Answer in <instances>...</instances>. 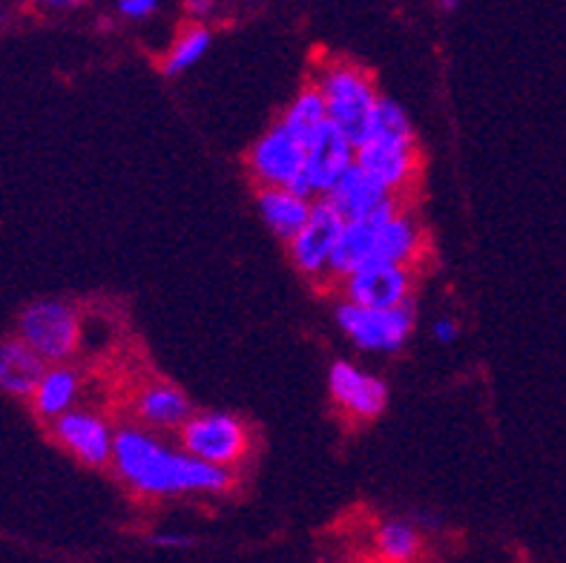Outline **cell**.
<instances>
[{
  "instance_id": "603a6c76",
  "label": "cell",
  "mask_w": 566,
  "mask_h": 563,
  "mask_svg": "<svg viewBox=\"0 0 566 563\" xmlns=\"http://www.w3.org/2000/svg\"><path fill=\"white\" fill-rule=\"evenodd\" d=\"M158 12V0H118V14L127 21H144Z\"/></svg>"
},
{
  "instance_id": "83f0119b",
  "label": "cell",
  "mask_w": 566,
  "mask_h": 563,
  "mask_svg": "<svg viewBox=\"0 0 566 563\" xmlns=\"http://www.w3.org/2000/svg\"><path fill=\"white\" fill-rule=\"evenodd\" d=\"M438 7L443 9V12H454V9L460 7V0H438Z\"/></svg>"
},
{
  "instance_id": "4fadbf2b",
  "label": "cell",
  "mask_w": 566,
  "mask_h": 563,
  "mask_svg": "<svg viewBox=\"0 0 566 563\" xmlns=\"http://www.w3.org/2000/svg\"><path fill=\"white\" fill-rule=\"evenodd\" d=\"M129 417L136 426L150 428L156 435L165 431H179L185 420L193 414L190 397L179 385L165 383V379H147L129 394Z\"/></svg>"
},
{
  "instance_id": "6da1fadb",
  "label": "cell",
  "mask_w": 566,
  "mask_h": 563,
  "mask_svg": "<svg viewBox=\"0 0 566 563\" xmlns=\"http://www.w3.org/2000/svg\"><path fill=\"white\" fill-rule=\"evenodd\" d=\"M115 478L138 498H185V494H222L233 486V471L210 466L190 451L172 449L150 428L127 423L115 428Z\"/></svg>"
},
{
  "instance_id": "ffe728a7",
  "label": "cell",
  "mask_w": 566,
  "mask_h": 563,
  "mask_svg": "<svg viewBox=\"0 0 566 563\" xmlns=\"http://www.w3.org/2000/svg\"><path fill=\"white\" fill-rule=\"evenodd\" d=\"M280 122L305 144L328 124V110H325L323 93H319V86L314 81L308 86H302L296 98L287 104L285 115H282Z\"/></svg>"
},
{
  "instance_id": "7a4b0ae2",
  "label": "cell",
  "mask_w": 566,
  "mask_h": 563,
  "mask_svg": "<svg viewBox=\"0 0 566 563\" xmlns=\"http://www.w3.org/2000/svg\"><path fill=\"white\" fill-rule=\"evenodd\" d=\"M314 84L323 93L328 122L343 133L354 147L366 142L371 133L374 113L382 95L377 93L371 72L352 61L328 58L319 70L314 72Z\"/></svg>"
},
{
  "instance_id": "d6986e66",
  "label": "cell",
  "mask_w": 566,
  "mask_h": 563,
  "mask_svg": "<svg viewBox=\"0 0 566 563\" xmlns=\"http://www.w3.org/2000/svg\"><path fill=\"white\" fill-rule=\"evenodd\" d=\"M371 546L374 555L380 557V561L406 563L420 555L423 535L409 521H380L371 532Z\"/></svg>"
},
{
  "instance_id": "30bf717a",
  "label": "cell",
  "mask_w": 566,
  "mask_h": 563,
  "mask_svg": "<svg viewBox=\"0 0 566 563\" xmlns=\"http://www.w3.org/2000/svg\"><path fill=\"white\" fill-rule=\"evenodd\" d=\"M328 397L343 417L366 423L386 411L388 388L380 377L363 372L359 365L337 359L328 368Z\"/></svg>"
},
{
  "instance_id": "277c9868",
  "label": "cell",
  "mask_w": 566,
  "mask_h": 563,
  "mask_svg": "<svg viewBox=\"0 0 566 563\" xmlns=\"http://www.w3.org/2000/svg\"><path fill=\"white\" fill-rule=\"evenodd\" d=\"M18 336L46 365L70 363L84 340V320L78 307L64 300L32 302L18 320Z\"/></svg>"
},
{
  "instance_id": "d4e9b609",
  "label": "cell",
  "mask_w": 566,
  "mask_h": 563,
  "mask_svg": "<svg viewBox=\"0 0 566 563\" xmlns=\"http://www.w3.org/2000/svg\"><path fill=\"white\" fill-rule=\"evenodd\" d=\"M150 543L156 550H187L193 541L187 535H179V532H161V535H153Z\"/></svg>"
},
{
  "instance_id": "2e32d148",
  "label": "cell",
  "mask_w": 566,
  "mask_h": 563,
  "mask_svg": "<svg viewBox=\"0 0 566 563\" xmlns=\"http://www.w3.org/2000/svg\"><path fill=\"white\" fill-rule=\"evenodd\" d=\"M81 397H84V374L70 363H52L38 379L29 403L41 420L52 423L64 411L78 406Z\"/></svg>"
},
{
  "instance_id": "5bb4252c",
  "label": "cell",
  "mask_w": 566,
  "mask_h": 563,
  "mask_svg": "<svg viewBox=\"0 0 566 563\" xmlns=\"http://www.w3.org/2000/svg\"><path fill=\"white\" fill-rule=\"evenodd\" d=\"M323 199L337 207L345 221L386 216L402 205V199H397L395 192H388L386 187L377 185L363 167H357V161L343 173V179L331 187L328 196H323Z\"/></svg>"
},
{
  "instance_id": "8fae6325",
  "label": "cell",
  "mask_w": 566,
  "mask_h": 563,
  "mask_svg": "<svg viewBox=\"0 0 566 563\" xmlns=\"http://www.w3.org/2000/svg\"><path fill=\"white\" fill-rule=\"evenodd\" d=\"M354 161L377 185L386 187L388 192H395L397 199L415 190L417 179H420V150H417V144L386 142V138L371 136L359 144Z\"/></svg>"
},
{
  "instance_id": "484cf974",
  "label": "cell",
  "mask_w": 566,
  "mask_h": 563,
  "mask_svg": "<svg viewBox=\"0 0 566 563\" xmlns=\"http://www.w3.org/2000/svg\"><path fill=\"white\" fill-rule=\"evenodd\" d=\"M216 0H185V12L193 18V21H201V18H208L213 12Z\"/></svg>"
},
{
  "instance_id": "4316f807",
  "label": "cell",
  "mask_w": 566,
  "mask_h": 563,
  "mask_svg": "<svg viewBox=\"0 0 566 563\" xmlns=\"http://www.w3.org/2000/svg\"><path fill=\"white\" fill-rule=\"evenodd\" d=\"M43 7H55V9H70V7H78L84 0H38Z\"/></svg>"
},
{
  "instance_id": "cb8c5ba5",
  "label": "cell",
  "mask_w": 566,
  "mask_h": 563,
  "mask_svg": "<svg viewBox=\"0 0 566 563\" xmlns=\"http://www.w3.org/2000/svg\"><path fill=\"white\" fill-rule=\"evenodd\" d=\"M458 322L449 320V316H440V320H434V325H431V336H434V343L440 345H452L454 340H458Z\"/></svg>"
},
{
  "instance_id": "f1b7e54d",
  "label": "cell",
  "mask_w": 566,
  "mask_h": 563,
  "mask_svg": "<svg viewBox=\"0 0 566 563\" xmlns=\"http://www.w3.org/2000/svg\"><path fill=\"white\" fill-rule=\"evenodd\" d=\"M3 23H7V14H3V9H0V29H3Z\"/></svg>"
},
{
  "instance_id": "52a82bcc",
  "label": "cell",
  "mask_w": 566,
  "mask_h": 563,
  "mask_svg": "<svg viewBox=\"0 0 566 563\" xmlns=\"http://www.w3.org/2000/svg\"><path fill=\"white\" fill-rule=\"evenodd\" d=\"M248 173L259 187H291L302 192L305 176V142L282 122L256 138L248 153Z\"/></svg>"
},
{
  "instance_id": "3957f363",
  "label": "cell",
  "mask_w": 566,
  "mask_h": 563,
  "mask_svg": "<svg viewBox=\"0 0 566 563\" xmlns=\"http://www.w3.org/2000/svg\"><path fill=\"white\" fill-rule=\"evenodd\" d=\"M181 449L219 469H239L253 451V435L248 423L228 411L190 414L179 428Z\"/></svg>"
},
{
  "instance_id": "7402d4cb",
  "label": "cell",
  "mask_w": 566,
  "mask_h": 563,
  "mask_svg": "<svg viewBox=\"0 0 566 563\" xmlns=\"http://www.w3.org/2000/svg\"><path fill=\"white\" fill-rule=\"evenodd\" d=\"M386 138V142H402V144H417L415 127L409 122V113L391 98H380L377 113H374V124L368 138Z\"/></svg>"
},
{
  "instance_id": "8992f818",
  "label": "cell",
  "mask_w": 566,
  "mask_h": 563,
  "mask_svg": "<svg viewBox=\"0 0 566 563\" xmlns=\"http://www.w3.org/2000/svg\"><path fill=\"white\" fill-rule=\"evenodd\" d=\"M345 219L328 199L314 201L308 221L287 239V253L296 271L305 279L325 282L331 279V257L337 250L339 236H343Z\"/></svg>"
},
{
  "instance_id": "44dd1931",
  "label": "cell",
  "mask_w": 566,
  "mask_h": 563,
  "mask_svg": "<svg viewBox=\"0 0 566 563\" xmlns=\"http://www.w3.org/2000/svg\"><path fill=\"white\" fill-rule=\"evenodd\" d=\"M210 41H213V38H210L208 27H201V23H190V27H187L185 32H181V35L170 43V50H167V55H165L167 75H181V72L193 70L201 58L208 55Z\"/></svg>"
},
{
  "instance_id": "e0dca14e",
  "label": "cell",
  "mask_w": 566,
  "mask_h": 563,
  "mask_svg": "<svg viewBox=\"0 0 566 563\" xmlns=\"http://www.w3.org/2000/svg\"><path fill=\"white\" fill-rule=\"evenodd\" d=\"M256 207L268 228L280 236L282 242H287L308 221L314 199L291 187H259Z\"/></svg>"
},
{
  "instance_id": "9c48e42d",
  "label": "cell",
  "mask_w": 566,
  "mask_h": 563,
  "mask_svg": "<svg viewBox=\"0 0 566 563\" xmlns=\"http://www.w3.org/2000/svg\"><path fill=\"white\" fill-rule=\"evenodd\" d=\"M343 296L348 302L368 307H397L411 302L415 291V268L391 262L359 264L357 271L339 279Z\"/></svg>"
},
{
  "instance_id": "ba28073f",
  "label": "cell",
  "mask_w": 566,
  "mask_h": 563,
  "mask_svg": "<svg viewBox=\"0 0 566 563\" xmlns=\"http://www.w3.org/2000/svg\"><path fill=\"white\" fill-rule=\"evenodd\" d=\"M52 437L64 451H70L78 463L104 469L113 460L115 428L113 423L95 408L75 406L52 420Z\"/></svg>"
},
{
  "instance_id": "7c38bea8",
  "label": "cell",
  "mask_w": 566,
  "mask_h": 563,
  "mask_svg": "<svg viewBox=\"0 0 566 563\" xmlns=\"http://www.w3.org/2000/svg\"><path fill=\"white\" fill-rule=\"evenodd\" d=\"M357 147L339 133L334 124H325L308 144H305V176L302 192L311 199H323L328 190L343 179V173L354 165Z\"/></svg>"
},
{
  "instance_id": "9a60e30c",
  "label": "cell",
  "mask_w": 566,
  "mask_h": 563,
  "mask_svg": "<svg viewBox=\"0 0 566 563\" xmlns=\"http://www.w3.org/2000/svg\"><path fill=\"white\" fill-rule=\"evenodd\" d=\"M426 233L409 207H395L391 213L374 221V253L371 262L409 264L415 268L423 257Z\"/></svg>"
},
{
  "instance_id": "ac0fdd59",
  "label": "cell",
  "mask_w": 566,
  "mask_h": 563,
  "mask_svg": "<svg viewBox=\"0 0 566 563\" xmlns=\"http://www.w3.org/2000/svg\"><path fill=\"white\" fill-rule=\"evenodd\" d=\"M43 372H46V363L23 343L21 336H9L0 343V392L3 394L29 399Z\"/></svg>"
},
{
  "instance_id": "5b68a950",
  "label": "cell",
  "mask_w": 566,
  "mask_h": 563,
  "mask_svg": "<svg viewBox=\"0 0 566 563\" xmlns=\"http://www.w3.org/2000/svg\"><path fill=\"white\" fill-rule=\"evenodd\" d=\"M337 325L357 348L391 354L409 343L415 331V305L406 302L397 307H368L343 300L337 307Z\"/></svg>"
}]
</instances>
